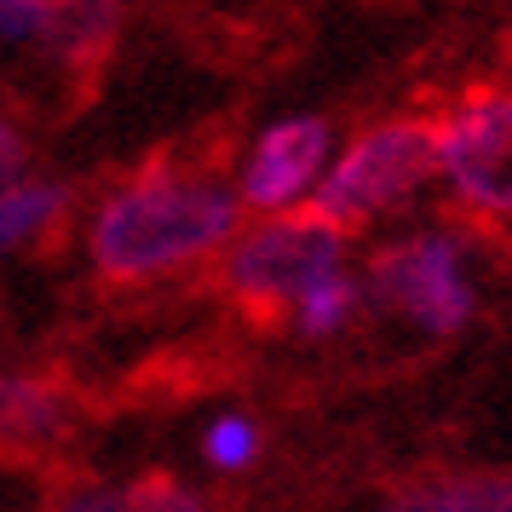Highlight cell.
<instances>
[{
  "instance_id": "8",
  "label": "cell",
  "mask_w": 512,
  "mask_h": 512,
  "mask_svg": "<svg viewBox=\"0 0 512 512\" xmlns=\"http://www.w3.org/2000/svg\"><path fill=\"white\" fill-rule=\"evenodd\" d=\"M70 213V190L52 179H6L0 185V259L35 248L41 236H52Z\"/></svg>"
},
{
  "instance_id": "3",
  "label": "cell",
  "mask_w": 512,
  "mask_h": 512,
  "mask_svg": "<svg viewBox=\"0 0 512 512\" xmlns=\"http://www.w3.org/2000/svg\"><path fill=\"white\" fill-rule=\"evenodd\" d=\"M438 167V139L426 121H386L369 127L363 139L351 144L340 162L323 173V185L311 196V208L346 225H369L374 213H392L415 196Z\"/></svg>"
},
{
  "instance_id": "6",
  "label": "cell",
  "mask_w": 512,
  "mask_h": 512,
  "mask_svg": "<svg viewBox=\"0 0 512 512\" xmlns=\"http://www.w3.org/2000/svg\"><path fill=\"white\" fill-rule=\"evenodd\" d=\"M328 144H334V133H328L323 116L271 121L254 139L248 162H242L236 196L259 213H288V208H300V202H311L328 173Z\"/></svg>"
},
{
  "instance_id": "14",
  "label": "cell",
  "mask_w": 512,
  "mask_h": 512,
  "mask_svg": "<svg viewBox=\"0 0 512 512\" xmlns=\"http://www.w3.org/2000/svg\"><path fill=\"white\" fill-rule=\"evenodd\" d=\"M58 0H0V41H47Z\"/></svg>"
},
{
  "instance_id": "1",
  "label": "cell",
  "mask_w": 512,
  "mask_h": 512,
  "mask_svg": "<svg viewBox=\"0 0 512 512\" xmlns=\"http://www.w3.org/2000/svg\"><path fill=\"white\" fill-rule=\"evenodd\" d=\"M242 231V196L196 173H144L104 196L87 231L93 271L110 282H150L225 254Z\"/></svg>"
},
{
  "instance_id": "12",
  "label": "cell",
  "mask_w": 512,
  "mask_h": 512,
  "mask_svg": "<svg viewBox=\"0 0 512 512\" xmlns=\"http://www.w3.org/2000/svg\"><path fill=\"white\" fill-rule=\"evenodd\" d=\"M363 300H369V288H363V282L340 265V271H328V277L311 282V288H305L288 311H294V328H300L305 340H328V334L351 328V317L363 311Z\"/></svg>"
},
{
  "instance_id": "2",
  "label": "cell",
  "mask_w": 512,
  "mask_h": 512,
  "mask_svg": "<svg viewBox=\"0 0 512 512\" xmlns=\"http://www.w3.org/2000/svg\"><path fill=\"white\" fill-rule=\"evenodd\" d=\"M346 265V236L317 208L265 213L225 248V288L248 305H294L317 277Z\"/></svg>"
},
{
  "instance_id": "4",
  "label": "cell",
  "mask_w": 512,
  "mask_h": 512,
  "mask_svg": "<svg viewBox=\"0 0 512 512\" xmlns=\"http://www.w3.org/2000/svg\"><path fill=\"white\" fill-rule=\"evenodd\" d=\"M363 288H369L374 305L397 311L420 334H461L478 311V288L466 277L461 242L443 231H415L392 248H380L369 259Z\"/></svg>"
},
{
  "instance_id": "15",
  "label": "cell",
  "mask_w": 512,
  "mask_h": 512,
  "mask_svg": "<svg viewBox=\"0 0 512 512\" xmlns=\"http://www.w3.org/2000/svg\"><path fill=\"white\" fill-rule=\"evenodd\" d=\"M18 162H24V144H18V133H12L6 121H0V185L18 173Z\"/></svg>"
},
{
  "instance_id": "9",
  "label": "cell",
  "mask_w": 512,
  "mask_h": 512,
  "mask_svg": "<svg viewBox=\"0 0 512 512\" xmlns=\"http://www.w3.org/2000/svg\"><path fill=\"white\" fill-rule=\"evenodd\" d=\"M116 24H121V0H58L41 47L70 70H93L116 41Z\"/></svg>"
},
{
  "instance_id": "5",
  "label": "cell",
  "mask_w": 512,
  "mask_h": 512,
  "mask_svg": "<svg viewBox=\"0 0 512 512\" xmlns=\"http://www.w3.org/2000/svg\"><path fill=\"white\" fill-rule=\"evenodd\" d=\"M438 139V173L443 185L478 213H512V93L461 98L449 116L432 127Z\"/></svg>"
},
{
  "instance_id": "13",
  "label": "cell",
  "mask_w": 512,
  "mask_h": 512,
  "mask_svg": "<svg viewBox=\"0 0 512 512\" xmlns=\"http://www.w3.org/2000/svg\"><path fill=\"white\" fill-rule=\"evenodd\" d=\"M202 455H208V466H219V472H248V466L259 461V426L248 415L208 420V432H202Z\"/></svg>"
},
{
  "instance_id": "7",
  "label": "cell",
  "mask_w": 512,
  "mask_h": 512,
  "mask_svg": "<svg viewBox=\"0 0 512 512\" xmlns=\"http://www.w3.org/2000/svg\"><path fill=\"white\" fill-rule=\"evenodd\" d=\"M75 426V403L52 380L0 374V455H29L52 449Z\"/></svg>"
},
{
  "instance_id": "10",
  "label": "cell",
  "mask_w": 512,
  "mask_h": 512,
  "mask_svg": "<svg viewBox=\"0 0 512 512\" xmlns=\"http://www.w3.org/2000/svg\"><path fill=\"white\" fill-rule=\"evenodd\" d=\"M58 512H208L202 495L185 489L167 472H144V478H116V484L75 489Z\"/></svg>"
},
{
  "instance_id": "11",
  "label": "cell",
  "mask_w": 512,
  "mask_h": 512,
  "mask_svg": "<svg viewBox=\"0 0 512 512\" xmlns=\"http://www.w3.org/2000/svg\"><path fill=\"white\" fill-rule=\"evenodd\" d=\"M380 512H512V466L507 472L432 478V484H420V489H403Z\"/></svg>"
}]
</instances>
